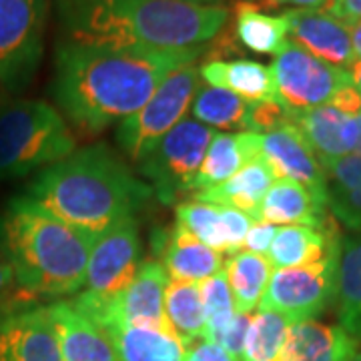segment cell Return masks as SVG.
<instances>
[{
	"label": "cell",
	"instance_id": "cell-40",
	"mask_svg": "<svg viewBox=\"0 0 361 361\" xmlns=\"http://www.w3.org/2000/svg\"><path fill=\"white\" fill-rule=\"evenodd\" d=\"M13 289H14L13 269H11V263H8L6 255H4V253H2V249H0V305H4V303H6V299L11 297Z\"/></svg>",
	"mask_w": 361,
	"mask_h": 361
},
{
	"label": "cell",
	"instance_id": "cell-11",
	"mask_svg": "<svg viewBox=\"0 0 361 361\" xmlns=\"http://www.w3.org/2000/svg\"><path fill=\"white\" fill-rule=\"evenodd\" d=\"M337 255L339 247L317 263L273 269L259 310L283 313L295 323L322 315L336 301Z\"/></svg>",
	"mask_w": 361,
	"mask_h": 361
},
{
	"label": "cell",
	"instance_id": "cell-42",
	"mask_svg": "<svg viewBox=\"0 0 361 361\" xmlns=\"http://www.w3.org/2000/svg\"><path fill=\"white\" fill-rule=\"evenodd\" d=\"M351 44L355 52V61H361V20L351 26Z\"/></svg>",
	"mask_w": 361,
	"mask_h": 361
},
{
	"label": "cell",
	"instance_id": "cell-29",
	"mask_svg": "<svg viewBox=\"0 0 361 361\" xmlns=\"http://www.w3.org/2000/svg\"><path fill=\"white\" fill-rule=\"evenodd\" d=\"M223 271L227 275L237 313L253 315V311L259 310V303L273 275V267L267 257L241 249L227 257Z\"/></svg>",
	"mask_w": 361,
	"mask_h": 361
},
{
	"label": "cell",
	"instance_id": "cell-39",
	"mask_svg": "<svg viewBox=\"0 0 361 361\" xmlns=\"http://www.w3.org/2000/svg\"><path fill=\"white\" fill-rule=\"evenodd\" d=\"M185 361H231V357L215 343L209 341H199L187 349Z\"/></svg>",
	"mask_w": 361,
	"mask_h": 361
},
{
	"label": "cell",
	"instance_id": "cell-22",
	"mask_svg": "<svg viewBox=\"0 0 361 361\" xmlns=\"http://www.w3.org/2000/svg\"><path fill=\"white\" fill-rule=\"evenodd\" d=\"M327 205L293 180L275 179L259 207V219L273 225L323 227L329 223Z\"/></svg>",
	"mask_w": 361,
	"mask_h": 361
},
{
	"label": "cell",
	"instance_id": "cell-10",
	"mask_svg": "<svg viewBox=\"0 0 361 361\" xmlns=\"http://www.w3.org/2000/svg\"><path fill=\"white\" fill-rule=\"evenodd\" d=\"M277 97L291 111L329 104L337 92L351 85L349 71L329 65L293 40H285L269 66Z\"/></svg>",
	"mask_w": 361,
	"mask_h": 361
},
{
	"label": "cell",
	"instance_id": "cell-21",
	"mask_svg": "<svg viewBox=\"0 0 361 361\" xmlns=\"http://www.w3.org/2000/svg\"><path fill=\"white\" fill-rule=\"evenodd\" d=\"M341 243V237L331 221L323 227L283 225L279 227L267 253L273 269L303 267L322 261Z\"/></svg>",
	"mask_w": 361,
	"mask_h": 361
},
{
	"label": "cell",
	"instance_id": "cell-26",
	"mask_svg": "<svg viewBox=\"0 0 361 361\" xmlns=\"http://www.w3.org/2000/svg\"><path fill=\"white\" fill-rule=\"evenodd\" d=\"M201 78L205 85L219 87L245 99L249 103L279 99L273 85L269 66L249 59H233V61H207L201 65Z\"/></svg>",
	"mask_w": 361,
	"mask_h": 361
},
{
	"label": "cell",
	"instance_id": "cell-38",
	"mask_svg": "<svg viewBox=\"0 0 361 361\" xmlns=\"http://www.w3.org/2000/svg\"><path fill=\"white\" fill-rule=\"evenodd\" d=\"M323 13L336 16L337 20H341L351 28L361 20V0H331Z\"/></svg>",
	"mask_w": 361,
	"mask_h": 361
},
{
	"label": "cell",
	"instance_id": "cell-14",
	"mask_svg": "<svg viewBox=\"0 0 361 361\" xmlns=\"http://www.w3.org/2000/svg\"><path fill=\"white\" fill-rule=\"evenodd\" d=\"M259 155L277 179L303 185L327 205V179L322 161L293 125L259 135Z\"/></svg>",
	"mask_w": 361,
	"mask_h": 361
},
{
	"label": "cell",
	"instance_id": "cell-35",
	"mask_svg": "<svg viewBox=\"0 0 361 361\" xmlns=\"http://www.w3.org/2000/svg\"><path fill=\"white\" fill-rule=\"evenodd\" d=\"M285 125H293V111L281 99H267V101L249 103L245 130L265 135L271 130L281 129Z\"/></svg>",
	"mask_w": 361,
	"mask_h": 361
},
{
	"label": "cell",
	"instance_id": "cell-48",
	"mask_svg": "<svg viewBox=\"0 0 361 361\" xmlns=\"http://www.w3.org/2000/svg\"><path fill=\"white\" fill-rule=\"evenodd\" d=\"M247 2H253V4H257V2H261V0H247Z\"/></svg>",
	"mask_w": 361,
	"mask_h": 361
},
{
	"label": "cell",
	"instance_id": "cell-43",
	"mask_svg": "<svg viewBox=\"0 0 361 361\" xmlns=\"http://www.w3.org/2000/svg\"><path fill=\"white\" fill-rule=\"evenodd\" d=\"M349 77H351V85L360 90L361 94V61H355V63L351 65V68H349Z\"/></svg>",
	"mask_w": 361,
	"mask_h": 361
},
{
	"label": "cell",
	"instance_id": "cell-4",
	"mask_svg": "<svg viewBox=\"0 0 361 361\" xmlns=\"http://www.w3.org/2000/svg\"><path fill=\"white\" fill-rule=\"evenodd\" d=\"M94 237L68 225L28 195L14 197L0 215V249L28 301H61L85 289Z\"/></svg>",
	"mask_w": 361,
	"mask_h": 361
},
{
	"label": "cell",
	"instance_id": "cell-37",
	"mask_svg": "<svg viewBox=\"0 0 361 361\" xmlns=\"http://www.w3.org/2000/svg\"><path fill=\"white\" fill-rule=\"evenodd\" d=\"M277 229H279L277 225L267 223V221H253V225L249 227V231L245 235V241H243V251L267 257Z\"/></svg>",
	"mask_w": 361,
	"mask_h": 361
},
{
	"label": "cell",
	"instance_id": "cell-25",
	"mask_svg": "<svg viewBox=\"0 0 361 361\" xmlns=\"http://www.w3.org/2000/svg\"><path fill=\"white\" fill-rule=\"evenodd\" d=\"M118 361H185L187 345L171 329L149 325H111L104 329Z\"/></svg>",
	"mask_w": 361,
	"mask_h": 361
},
{
	"label": "cell",
	"instance_id": "cell-28",
	"mask_svg": "<svg viewBox=\"0 0 361 361\" xmlns=\"http://www.w3.org/2000/svg\"><path fill=\"white\" fill-rule=\"evenodd\" d=\"M334 303L339 325L361 339V233L341 237Z\"/></svg>",
	"mask_w": 361,
	"mask_h": 361
},
{
	"label": "cell",
	"instance_id": "cell-8",
	"mask_svg": "<svg viewBox=\"0 0 361 361\" xmlns=\"http://www.w3.org/2000/svg\"><path fill=\"white\" fill-rule=\"evenodd\" d=\"M215 133L193 116H185L139 161V173L163 205L189 195Z\"/></svg>",
	"mask_w": 361,
	"mask_h": 361
},
{
	"label": "cell",
	"instance_id": "cell-44",
	"mask_svg": "<svg viewBox=\"0 0 361 361\" xmlns=\"http://www.w3.org/2000/svg\"><path fill=\"white\" fill-rule=\"evenodd\" d=\"M357 123H360V137H357V145H355V153L353 155L361 157V113L357 115Z\"/></svg>",
	"mask_w": 361,
	"mask_h": 361
},
{
	"label": "cell",
	"instance_id": "cell-23",
	"mask_svg": "<svg viewBox=\"0 0 361 361\" xmlns=\"http://www.w3.org/2000/svg\"><path fill=\"white\" fill-rule=\"evenodd\" d=\"M275 179H277L275 173L263 161V157H257L251 163H247L245 167L237 175H233L229 180L221 183L213 189L193 193L191 197L195 201H203L211 205L231 207L249 215L253 221H257L261 201L265 199Z\"/></svg>",
	"mask_w": 361,
	"mask_h": 361
},
{
	"label": "cell",
	"instance_id": "cell-33",
	"mask_svg": "<svg viewBox=\"0 0 361 361\" xmlns=\"http://www.w3.org/2000/svg\"><path fill=\"white\" fill-rule=\"evenodd\" d=\"M293 323L283 313L257 310L251 317L241 361H281Z\"/></svg>",
	"mask_w": 361,
	"mask_h": 361
},
{
	"label": "cell",
	"instance_id": "cell-7",
	"mask_svg": "<svg viewBox=\"0 0 361 361\" xmlns=\"http://www.w3.org/2000/svg\"><path fill=\"white\" fill-rule=\"evenodd\" d=\"M199 87L201 66L197 63L173 71L135 115L116 125L115 137L121 151L139 163L169 130L185 118Z\"/></svg>",
	"mask_w": 361,
	"mask_h": 361
},
{
	"label": "cell",
	"instance_id": "cell-16",
	"mask_svg": "<svg viewBox=\"0 0 361 361\" xmlns=\"http://www.w3.org/2000/svg\"><path fill=\"white\" fill-rule=\"evenodd\" d=\"M289 37L301 49L311 52L329 65L351 68L355 52L351 44V28L323 11H299L291 8L283 13Z\"/></svg>",
	"mask_w": 361,
	"mask_h": 361
},
{
	"label": "cell",
	"instance_id": "cell-2",
	"mask_svg": "<svg viewBox=\"0 0 361 361\" xmlns=\"http://www.w3.org/2000/svg\"><path fill=\"white\" fill-rule=\"evenodd\" d=\"M54 11L66 40L159 51L205 47L231 14L183 0H54Z\"/></svg>",
	"mask_w": 361,
	"mask_h": 361
},
{
	"label": "cell",
	"instance_id": "cell-31",
	"mask_svg": "<svg viewBox=\"0 0 361 361\" xmlns=\"http://www.w3.org/2000/svg\"><path fill=\"white\" fill-rule=\"evenodd\" d=\"M235 13V37L249 51L259 54H277L287 40L289 26L283 14H267L257 4L239 0Z\"/></svg>",
	"mask_w": 361,
	"mask_h": 361
},
{
	"label": "cell",
	"instance_id": "cell-47",
	"mask_svg": "<svg viewBox=\"0 0 361 361\" xmlns=\"http://www.w3.org/2000/svg\"><path fill=\"white\" fill-rule=\"evenodd\" d=\"M348 361H361V351H357L355 355H351V357H349Z\"/></svg>",
	"mask_w": 361,
	"mask_h": 361
},
{
	"label": "cell",
	"instance_id": "cell-32",
	"mask_svg": "<svg viewBox=\"0 0 361 361\" xmlns=\"http://www.w3.org/2000/svg\"><path fill=\"white\" fill-rule=\"evenodd\" d=\"M249 101L229 90L201 85L191 104L195 121L213 130H245Z\"/></svg>",
	"mask_w": 361,
	"mask_h": 361
},
{
	"label": "cell",
	"instance_id": "cell-3",
	"mask_svg": "<svg viewBox=\"0 0 361 361\" xmlns=\"http://www.w3.org/2000/svg\"><path fill=\"white\" fill-rule=\"evenodd\" d=\"M26 195L52 215L99 239L155 199L149 183L137 179L127 163L106 145L77 149L40 171Z\"/></svg>",
	"mask_w": 361,
	"mask_h": 361
},
{
	"label": "cell",
	"instance_id": "cell-9",
	"mask_svg": "<svg viewBox=\"0 0 361 361\" xmlns=\"http://www.w3.org/2000/svg\"><path fill=\"white\" fill-rule=\"evenodd\" d=\"M49 0H0V87L25 90L44 52Z\"/></svg>",
	"mask_w": 361,
	"mask_h": 361
},
{
	"label": "cell",
	"instance_id": "cell-45",
	"mask_svg": "<svg viewBox=\"0 0 361 361\" xmlns=\"http://www.w3.org/2000/svg\"><path fill=\"white\" fill-rule=\"evenodd\" d=\"M8 97H11V94H8V92H6V90L2 89V87H0V109H2V106H4V104L8 103V101H11V99H8Z\"/></svg>",
	"mask_w": 361,
	"mask_h": 361
},
{
	"label": "cell",
	"instance_id": "cell-13",
	"mask_svg": "<svg viewBox=\"0 0 361 361\" xmlns=\"http://www.w3.org/2000/svg\"><path fill=\"white\" fill-rule=\"evenodd\" d=\"M171 277L161 261H142L130 283L109 305L97 325L101 329L111 325H149L171 329L165 317V289Z\"/></svg>",
	"mask_w": 361,
	"mask_h": 361
},
{
	"label": "cell",
	"instance_id": "cell-1",
	"mask_svg": "<svg viewBox=\"0 0 361 361\" xmlns=\"http://www.w3.org/2000/svg\"><path fill=\"white\" fill-rule=\"evenodd\" d=\"M205 51L207 44L159 51L63 39L52 59L51 97L66 123L99 135L135 115L173 71L197 63Z\"/></svg>",
	"mask_w": 361,
	"mask_h": 361
},
{
	"label": "cell",
	"instance_id": "cell-46",
	"mask_svg": "<svg viewBox=\"0 0 361 361\" xmlns=\"http://www.w3.org/2000/svg\"><path fill=\"white\" fill-rule=\"evenodd\" d=\"M183 2H193V4H219L221 0H183Z\"/></svg>",
	"mask_w": 361,
	"mask_h": 361
},
{
	"label": "cell",
	"instance_id": "cell-30",
	"mask_svg": "<svg viewBox=\"0 0 361 361\" xmlns=\"http://www.w3.org/2000/svg\"><path fill=\"white\" fill-rule=\"evenodd\" d=\"M165 317L180 341L191 348L205 339V311L201 283L171 279L165 289Z\"/></svg>",
	"mask_w": 361,
	"mask_h": 361
},
{
	"label": "cell",
	"instance_id": "cell-34",
	"mask_svg": "<svg viewBox=\"0 0 361 361\" xmlns=\"http://www.w3.org/2000/svg\"><path fill=\"white\" fill-rule=\"evenodd\" d=\"M201 297H203V311H205V339L203 341L219 345L221 337L231 325L233 317L237 315L225 271H219L217 275L201 281Z\"/></svg>",
	"mask_w": 361,
	"mask_h": 361
},
{
	"label": "cell",
	"instance_id": "cell-24",
	"mask_svg": "<svg viewBox=\"0 0 361 361\" xmlns=\"http://www.w3.org/2000/svg\"><path fill=\"white\" fill-rule=\"evenodd\" d=\"M161 263L171 279L180 281H205L225 267L223 255L203 245L187 229L175 223L161 247Z\"/></svg>",
	"mask_w": 361,
	"mask_h": 361
},
{
	"label": "cell",
	"instance_id": "cell-27",
	"mask_svg": "<svg viewBox=\"0 0 361 361\" xmlns=\"http://www.w3.org/2000/svg\"><path fill=\"white\" fill-rule=\"evenodd\" d=\"M327 179V209L349 231L361 233V157L322 161Z\"/></svg>",
	"mask_w": 361,
	"mask_h": 361
},
{
	"label": "cell",
	"instance_id": "cell-36",
	"mask_svg": "<svg viewBox=\"0 0 361 361\" xmlns=\"http://www.w3.org/2000/svg\"><path fill=\"white\" fill-rule=\"evenodd\" d=\"M251 317H253V315L237 313V315L233 317L231 325L227 327V331L221 337L219 348L231 357V361H241L243 348H245L247 331H249V325H251Z\"/></svg>",
	"mask_w": 361,
	"mask_h": 361
},
{
	"label": "cell",
	"instance_id": "cell-6",
	"mask_svg": "<svg viewBox=\"0 0 361 361\" xmlns=\"http://www.w3.org/2000/svg\"><path fill=\"white\" fill-rule=\"evenodd\" d=\"M142 263V243L137 219L118 223L103 233L90 251L85 289L68 299L90 322L99 319L123 293Z\"/></svg>",
	"mask_w": 361,
	"mask_h": 361
},
{
	"label": "cell",
	"instance_id": "cell-17",
	"mask_svg": "<svg viewBox=\"0 0 361 361\" xmlns=\"http://www.w3.org/2000/svg\"><path fill=\"white\" fill-rule=\"evenodd\" d=\"M293 127L307 141L319 161H334L353 155L360 137L357 115L322 104L307 111H293Z\"/></svg>",
	"mask_w": 361,
	"mask_h": 361
},
{
	"label": "cell",
	"instance_id": "cell-41",
	"mask_svg": "<svg viewBox=\"0 0 361 361\" xmlns=\"http://www.w3.org/2000/svg\"><path fill=\"white\" fill-rule=\"evenodd\" d=\"M271 6H293L299 11H325L331 0H261V4Z\"/></svg>",
	"mask_w": 361,
	"mask_h": 361
},
{
	"label": "cell",
	"instance_id": "cell-19",
	"mask_svg": "<svg viewBox=\"0 0 361 361\" xmlns=\"http://www.w3.org/2000/svg\"><path fill=\"white\" fill-rule=\"evenodd\" d=\"M259 155V135L249 130L239 133H215L209 142L205 159L191 183L189 195L213 189L221 183L237 175L247 163H251Z\"/></svg>",
	"mask_w": 361,
	"mask_h": 361
},
{
	"label": "cell",
	"instance_id": "cell-5",
	"mask_svg": "<svg viewBox=\"0 0 361 361\" xmlns=\"http://www.w3.org/2000/svg\"><path fill=\"white\" fill-rule=\"evenodd\" d=\"M77 151V137L54 104L14 99L0 109V180L52 167Z\"/></svg>",
	"mask_w": 361,
	"mask_h": 361
},
{
	"label": "cell",
	"instance_id": "cell-12",
	"mask_svg": "<svg viewBox=\"0 0 361 361\" xmlns=\"http://www.w3.org/2000/svg\"><path fill=\"white\" fill-rule=\"evenodd\" d=\"M0 361H63L47 303L18 299L0 307Z\"/></svg>",
	"mask_w": 361,
	"mask_h": 361
},
{
	"label": "cell",
	"instance_id": "cell-15",
	"mask_svg": "<svg viewBox=\"0 0 361 361\" xmlns=\"http://www.w3.org/2000/svg\"><path fill=\"white\" fill-rule=\"evenodd\" d=\"M175 223L221 255H233L243 249V241L253 219L231 207L211 205L203 201H183L175 207Z\"/></svg>",
	"mask_w": 361,
	"mask_h": 361
},
{
	"label": "cell",
	"instance_id": "cell-18",
	"mask_svg": "<svg viewBox=\"0 0 361 361\" xmlns=\"http://www.w3.org/2000/svg\"><path fill=\"white\" fill-rule=\"evenodd\" d=\"M63 361H118L109 336L68 301L47 303Z\"/></svg>",
	"mask_w": 361,
	"mask_h": 361
},
{
	"label": "cell",
	"instance_id": "cell-20",
	"mask_svg": "<svg viewBox=\"0 0 361 361\" xmlns=\"http://www.w3.org/2000/svg\"><path fill=\"white\" fill-rule=\"evenodd\" d=\"M360 351V339L339 323L327 325L315 319L291 325L281 361H348Z\"/></svg>",
	"mask_w": 361,
	"mask_h": 361
}]
</instances>
